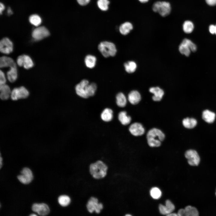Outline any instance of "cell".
<instances>
[{
	"label": "cell",
	"mask_w": 216,
	"mask_h": 216,
	"mask_svg": "<svg viewBox=\"0 0 216 216\" xmlns=\"http://www.w3.org/2000/svg\"><path fill=\"white\" fill-rule=\"evenodd\" d=\"M116 103L118 106L121 107H124L127 104L126 98L124 94L122 92L117 94L116 96Z\"/></svg>",
	"instance_id": "obj_26"
},
{
	"label": "cell",
	"mask_w": 216,
	"mask_h": 216,
	"mask_svg": "<svg viewBox=\"0 0 216 216\" xmlns=\"http://www.w3.org/2000/svg\"><path fill=\"white\" fill-rule=\"evenodd\" d=\"M130 133L135 136L142 135L145 133V129L140 123L135 122L131 124L129 128Z\"/></svg>",
	"instance_id": "obj_14"
},
{
	"label": "cell",
	"mask_w": 216,
	"mask_h": 216,
	"mask_svg": "<svg viewBox=\"0 0 216 216\" xmlns=\"http://www.w3.org/2000/svg\"><path fill=\"white\" fill-rule=\"evenodd\" d=\"M59 203L62 206L65 207L68 205L70 202V199L68 196L62 195L59 197L58 199Z\"/></svg>",
	"instance_id": "obj_30"
},
{
	"label": "cell",
	"mask_w": 216,
	"mask_h": 216,
	"mask_svg": "<svg viewBox=\"0 0 216 216\" xmlns=\"http://www.w3.org/2000/svg\"><path fill=\"white\" fill-rule=\"evenodd\" d=\"M149 0H138L141 3H145L147 2Z\"/></svg>",
	"instance_id": "obj_47"
},
{
	"label": "cell",
	"mask_w": 216,
	"mask_h": 216,
	"mask_svg": "<svg viewBox=\"0 0 216 216\" xmlns=\"http://www.w3.org/2000/svg\"><path fill=\"white\" fill-rule=\"evenodd\" d=\"M150 194L153 199H158L161 197L162 193L160 189L157 187H154L151 189Z\"/></svg>",
	"instance_id": "obj_32"
},
{
	"label": "cell",
	"mask_w": 216,
	"mask_h": 216,
	"mask_svg": "<svg viewBox=\"0 0 216 216\" xmlns=\"http://www.w3.org/2000/svg\"><path fill=\"white\" fill-rule=\"evenodd\" d=\"M209 29L211 33L212 34H215V25H211L209 27Z\"/></svg>",
	"instance_id": "obj_41"
},
{
	"label": "cell",
	"mask_w": 216,
	"mask_h": 216,
	"mask_svg": "<svg viewBox=\"0 0 216 216\" xmlns=\"http://www.w3.org/2000/svg\"><path fill=\"white\" fill-rule=\"evenodd\" d=\"M215 34H216V25H215Z\"/></svg>",
	"instance_id": "obj_50"
},
{
	"label": "cell",
	"mask_w": 216,
	"mask_h": 216,
	"mask_svg": "<svg viewBox=\"0 0 216 216\" xmlns=\"http://www.w3.org/2000/svg\"><path fill=\"white\" fill-rule=\"evenodd\" d=\"M179 50L181 54L187 56L190 55L191 51L188 46L182 41L179 46Z\"/></svg>",
	"instance_id": "obj_31"
},
{
	"label": "cell",
	"mask_w": 216,
	"mask_h": 216,
	"mask_svg": "<svg viewBox=\"0 0 216 216\" xmlns=\"http://www.w3.org/2000/svg\"><path fill=\"white\" fill-rule=\"evenodd\" d=\"M8 15H10L12 14V11L10 8H9L8 9Z\"/></svg>",
	"instance_id": "obj_44"
},
{
	"label": "cell",
	"mask_w": 216,
	"mask_h": 216,
	"mask_svg": "<svg viewBox=\"0 0 216 216\" xmlns=\"http://www.w3.org/2000/svg\"><path fill=\"white\" fill-rule=\"evenodd\" d=\"M50 33L45 27L42 26L34 29L32 33L33 38L36 41H39L49 36Z\"/></svg>",
	"instance_id": "obj_7"
},
{
	"label": "cell",
	"mask_w": 216,
	"mask_h": 216,
	"mask_svg": "<svg viewBox=\"0 0 216 216\" xmlns=\"http://www.w3.org/2000/svg\"><path fill=\"white\" fill-rule=\"evenodd\" d=\"M215 113L209 110H204L202 114V118L206 122L211 123L214 122L215 118Z\"/></svg>",
	"instance_id": "obj_18"
},
{
	"label": "cell",
	"mask_w": 216,
	"mask_h": 216,
	"mask_svg": "<svg viewBox=\"0 0 216 216\" xmlns=\"http://www.w3.org/2000/svg\"><path fill=\"white\" fill-rule=\"evenodd\" d=\"M165 206L169 211L170 213L172 212L175 208L174 204L169 200H167L165 202Z\"/></svg>",
	"instance_id": "obj_36"
},
{
	"label": "cell",
	"mask_w": 216,
	"mask_h": 216,
	"mask_svg": "<svg viewBox=\"0 0 216 216\" xmlns=\"http://www.w3.org/2000/svg\"><path fill=\"white\" fill-rule=\"evenodd\" d=\"M118 118L121 124L123 125L129 124L131 121V117L127 115L125 111L120 112L118 114Z\"/></svg>",
	"instance_id": "obj_23"
},
{
	"label": "cell",
	"mask_w": 216,
	"mask_h": 216,
	"mask_svg": "<svg viewBox=\"0 0 216 216\" xmlns=\"http://www.w3.org/2000/svg\"><path fill=\"white\" fill-rule=\"evenodd\" d=\"M146 136L148 143L151 147L160 146L161 142L165 137L164 133L161 130L156 128H153L149 130Z\"/></svg>",
	"instance_id": "obj_2"
},
{
	"label": "cell",
	"mask_w": 216,
	"mask_h": 216,
	"mask_svg": "<svg viewBox=\"0 0 216 216\" xmlns=\"http://www.w3.org/2000/svg\"><path fill=\"white\" fill-rule=\"evenodd\" d=\"M133 28V26L130 22H126L122 24L119 26V31L122 34H128Z\"/></svg>",
	"instance_id": "obj_21"
},
{
	"label": "cell",
	"mask_w": 216,
	"mask_h": 216,
	"mask_svg": "<svg viewBox=\"0 0 216 216\" xmlns=\"http://www.w3.org/2000/svg\"><path fill=\"white\" fill-rule=\"evenodd\" d=\"M8 80L11 82H15L17 77L16 66L10 68V70L7 72Z\"/></svg>",
	"instance_id": "obj_25"
},
{
	"label": "cell",
	"mask_w": 216,
	"mask_h": 216,
	"mask_svg": "<svg viewBox=\"0 0 216 216\" xmlns=\"http://www.w3.org/2000/svg\"><path fill=\"white\" fill-rule=\"evenodd\" d=\"M98 49L103 56L105 58L114 56L117 52L115 44L107 41L100 42L98 46Z\"/></svg>",
	"instance_id": "obj_4"
},
{
	"label": "cell",
	"mask_w": 216,
	"mask_h": 216,
	"mask_svg": "<svg viewBox=\"0 0 216 216\" xmlns=\"http://www.w3.org/2000/svg\"><path fill=\"white\" fill-rule=\"evenodd\" d=\"M108 167L103 162L98 160L90 166V172L95 178L100 179L104 177L106 175Z\"/></svg>",
	"instance_id": "obj_3"
},
{
	"label": "cell",
	"mask_w": 216,
	"mask_h": 216,
	"mask_svg": "<svg viewBox=\"0 0 216 216\" xmlns=\"http://www.w3.org/2000/svg\"><path fill=\"white\" fill-rule=\"evenodd\" d=\"M32 209L33 211L41 216L47 215L50 212L49 206L44 203L34 204L32 207Z\"/></svg>",
	"instance_id": "obj_12"
},
{
	"label": "cell",
	"mask_w": 216,
	"mask_h": 216,
	"mask_svg": "<svg viewBox=\"0 0 216 216\" xmlns=\"http://www.w3.org/2000/svg\"><path fill=\"white\" fill-rule=\"evenodd\" d=\"M179 216H198L199 212L197 209L194 207L188 206L184 209H180L177 213Z\"/></svg>",
	"instance_id": "obj_13"
},
{
	"label": "cell",
	"mask_w": 216,
	"mask_h": 216,
	"mask_svg": "<svg viewBox=\"0 0 216 216\" xmlns=\"http://www.w3.org/2000/svg\"><path fill=\"white\" fill-rule=\"evenodd\" d=\"M197 121L194 118H186L182 120V124L184 126L188 129L194 128L197 125Z\"/></svg>",
	"instance_id": "obj_24"
},
{
	"label": "cell",
	"mask_w": 216,
	"mask_h": 216,
	"mask_svg": "<svg viewBox=\"0 0 216 216\" xmlns=\"http://www.w3.org/2000/svg\"><path fill=\"white\" fill-rule=\"evenodd\" d=\"M207 3L211 6L216 5V0H206Z\"/></svg>",
	"instance_id": "obj_42"
},
{
	"label": "cell",
	"mask_w": 216,
	"mask_h": 216,
	"mask_svg": "<svg viewBox=\"0 0 216 216\" xmlns=\"http://www.w3.org/2000/svg\"><path fill=\"white\" fill-rule=\"evenodd\" d=\"M149 91L154 94L152 99L154 101H160L164 94V91L158 87H151L149 88Z\"/></svg>",
	"instance_id": "obj_15"
},
{
	"label": "cell",
	"mask_w": 216,
	"mask_h": 216,
	"mask_svg": "<svg viewBox=\"0 0 216 216\" xmlns=\"http://www.w3.org/2000/svg\"><path fill=\"white\" fill-rule=\"evenodd\" d=\"M0 98L2 100L8 99L11 93L9 87L5 84L0 85Z\"/></svg>",
	"instance_id": "obj_19"
},
{
	"label": "cell",
	"mask_w": 216,
	"mask_h": 216,
	"mask_svg": "<svg viewBox=\"0 0 216 216\" xmlns=\"http://www.w3.org/2000/svg\"><path fill=\"white\" fill-rule=\"evenodd\" d=\"M152 8L154 11L159 13L163 17L168 15L171 10L170 4L166 1H158L155 2Z\"/></svg>",
	"instance_id": "obj_5"
},
{
	"label": "cell",
	"mask_w": 216,
	"mask_h": 216,
	"mask_svg": "<svg viewBox=\"0 0 216 216\" xmlns=\"http://www.w3.org/2000/svg\"><path fill=\"white\" fill-rule=\"evenodd\" d=\"M167 216H178L177 214L176 213H172V212L171 213H170L167 215Z\"/></svg>",
	"instance_id": "obj_45"
},
{
	"label": "cell",
	"mask_w": 216,
	"mask_h": 216,
	"mask_svg": "<svg viewBox=\"0 0 216 216\" xmlns=\"http://www.w3.org/2000/svg\"><path fill=\"white\" fill-rule=\"evenodd\" d=\"M2 158L1 155L0 156V169H1L2 165Z\"/></svg>",
	"instance_id": "obj_46"
},
{
	"label": "cell",
	"mask_w": 216,
	"mask_h": 216,
	"mask_svg": "<svg viewBox=\"0 0 216 216\" xmlns=\"http://www.w3.org/2000/svg\"><path fill=\"white\" fill-rule=\"evenodd\" d=\"M13 45L12 42L8 38H4L0 42V51L2 53L8 54L13 51Z\"/></svg>",
	"instance_id": "obj_11"
},
{
	"label": "cell",
	"mask_w": 216,
	"mask_h": 216,
	"mask_svg": "<svg viewBox=\"0 0 216 216\" xmlns=\"http://www.w3.org/2000/svg\"></svg>",
	"instance_id": "obj_51"
},
{
	"label": "cell",
	"mask_w": 216,
	"mask_h": 216,
	"mask_svg": "<svg viewBox=\"0 0 216 216\" xmlns=\"http://www.w3.org/2000/svg\"><path fill=\"white\" fill-rule=\"evenodd\" d=\"M194 26L192 22L190 21H186L183 25L184 31L186 33H191L193 31Z\"/></svg>",
	"instance_id": "obj_33"
},
{
	"label": "cell",
	"mask_w": 216,
	"mask_h": 216,
	"mask_svg": "<svg viewBox=\"0 0 216 216\" xmlns=\"http://www.w3.org/2000/svg\"><path fill=\"white\" fill-rule=\"evenodd\" d=\"M97 59L94 56L88 55L85 57L84 62L86 66L89 68H94L96 64Z\"/></svg>",
	"instance_id": "obj_22"
},
{
	"label": "cell",
	"mask_w": 216,
	"mask_h": 216,
	"mask_svg": "<svg viewBox=\"0 0 216 216\" xmlns=\"http://www.w3.org/2000/svg\"><path fill=\"white\" fill-rule=\"evenodd\" d=\"M34 63L31 58L28 56L23 55V66L26 69H29L32 67Z\"/></svg>",
	"instance_id": "obj_28"
},
{
	"label": "cell",
	"mask_w": 216,
	"mask_h": 216,
	"mask_svg": "<svg viewBox=\"0 0 216 216\" xmlns=\"http://www.w3.org/2000/svg\"><path fill=\"white\" fill-rule=\"evenodd\" d=\"M30 216H37V215L36 214H30Z\"/></svg>",
	"instance_id": "obj_48"
},
{
	"label": "cell",
	"mask_w": 216,
	"mask_h": 216,
	"mask_svg": "<svg viewBox=\"0 0 216 216\" xmlns=\"http://www.w3.org/2000/svg\"><path fill=\"white\" fill-rule=\"evenodd\" d=\"M182 41L188 46L191 51L194 52L196 50V45L190 40L184 39Z\"/></svg>",
	"instance_id": "obj_35"
},
{
	"label": "cell",
	"mask_w": 216,
	"mask_h": 216,
	"mask_svg": "<svg viewBox=\"0 0 216 216\" xmlns=\"http://www.w3.org/2000/svg\"><path fill=\"white\" fill-rule=\"evenodd\" d=\"M97 86L94 82L89 83L87 80L84 79L77 84L75 87L76 94L80 97L87 98L93 96L96 91Z\"/></svg>",
	"instance_id": "obj_1"
},
{
	"label": "cell",
	"mask_w": 216,
	"mask_h": 216,
	"mask_svg": "<svg viewBox=\"0 0 216 216\" xmlns=\"http://www.w3.org/2000/svg\"><path fill=\"white\" fill-rule=\"evenodd\" d=\"M16 66L14 60L11 58L6 56H3L0 58V67L3 68Z\"/></svg>",
	"instance_id": "obj_17"
},
{
	"label": "cell",
	"mask_w": 216,
	"mask_h": 216,
	"mask_svg": "<svg viewBox=\"0 0 216 216\" xmlns=\"http://www.w3.org/2000/svg\"><path fill=\"white\" fill-rule=\"evenodd\" d=\"M4 8L5 7L4 4L1 2L0 4V13L1 14H2V12L4 9Z\"/></svg>",
	"instance_id": "obj_43"
},
{
	"label": "cell",
	"mask_w": 216,
	"mask_h": 216,
	"mask_svg": "<svg viewBox=\"0 0 216 216\" xmlns=\"http://www.w3.org/2000/svg\"><path fill=\"white\" fill-rule=\"evenodd\" d=\"M185 158L188 160V164L191 166L198 165L200 162V157L196 151L194 150L189 149L185 153Z\"/></svg>",
	"instance_id": "obj_9"
},
{
	"label": "cell",
	"mask_w": 216,
	"mask_h": 216,
	"mask_svg": "<svg viewBox=\"0 0 216 216\" xmlns=\"http://www.w3.org/2000/svg\"><path fill=\"white\" fill-rule=\"evenodd\" d=\"M17 63L20 66H23V55L19 56L17 59Z\"/></svg>",
	"instance_id": "obj_39"
},
{
	"label": "cell",
	"mask_w": 216,
	"mask_h": 216,
	"mask_svg": "<svg viewBox=\"0 0 216 216\" xmlns=\"http://www.w3.org/2000/svg\"><path fill=\"white\" fill-rule=\"evenodd\" d=\"M21 174L17 176L18 180L22 183L27 184L30 183L33 178L31 170L28 168L25 167L21 171Z\"/></svg>",
	"instance_id": "obj_10"
},
{
	"label": "cell",
	"mask_w": 216,
	"mask_h": 216,
	"mask_svg": "<svg viewBox=\"0 0 216 216\" xmlns=\"http://www.w3.org/2000/svg\"><path fill=\"white\" fill-rule=\"evenodd\" d=\"M125 216H131V215L130 214H126L125 215Z\"/></svg>",
	"instance_id": "obj_49"
},
{
	"label": "cell",
	"mask_w": 216,
	"mask_h": 216,
	"mask_svg": "<svg viewBox=\"0 0 216 216\" xmlns=\"http://www.w3.org/2000/svg\"><path fill=\"white\" fill-rule=\"evenodd\" d=\"M159 209L160 213L163 215H167L170 213L165 205L160 204L159 206Z\"/></svg>",
	"instance_id": "obj_37"
},
{
	"label": "cell",
	"mask_w": 216,
	"mask_h": 216,
	"mask_svg": "<svg viewBox=\"0 0 216 216\" xmlns=\"http://www.w3.org/2000/svg\"><path fill=\"white\" fill-rule=\"evenodd\" d=\"M29 20L31 24L36 26H39L42 21L40 17L36 14L31 15L29 17Z\"/></svg>",
	"instance_id": "obj_29"
},
{
	"label": "cell",
	"mask_w": 216,
	"mask_h": 216,
	"mask_svg": "<svg viewBox=\"0 0 216 216\" xmlns=\"http://www.w3.org/2000/svg\"><path fill=\"white\" fill-rule=\"evenodd\" d=\"M100 116L103 121L105 122H110L113 118V111L110 108H105L101 112Z\"/></svg>",
	"instance_id": "obj_20"
},
{
	"label": "cell",
	"mask_w": 216,
	"mask_h": 216,
	"mask_svg": "<svg viewBox=\"0 0 216 216\" xmlns=\"http://www.w3.org/2000/svg\"><path fill=\"white\" fill-rule=\"evenodd\" d=\"M110 2L108 0H98L97 4L98 8L103 11H106L108 9Z\"/></svg>",
	"instance_id": "obj_34"
},
{
	"label": "cell",
	"mask_w": 216,
	"mask_h": 216,
	"mask_svg": "<svg viewBox=\"0 0 216 216\" xmlns=\"http://www.w3.org/2000/svg\"><path fill=\"white\" fill-rule=\"evenodd\" d=\"M128 99L131 104L136 105L138 104L141 100V95L137 91L133 90L129 93Z\"/></svg>",
	"instance_id": "obj_16"
},
{
	"label": "cell",
	"mask_w": 216,
	"mask_h": 216,
	"mask_svg": "<svg viewBox=\"0 0 216 216\" xmlns=\"http://www.w3.org/2000/svg\"><path fill=\"white\" fill-rule=\"evenodd\" d=\"M86 207L90 213H92L95 212L97 213H99L103 209V206L102 203L98 202L97 198L92 197L88 201Z\"/></svg>",
	"instance_id": "obj_6"
},
{
	"label": "cell",
	"mask_w": 216,
	"mask_h": 216,
	"mask_svg": "<svg viewBox=\"0 0 216 216\" xmlns=\"http://www.w3.org/2000/svg\"><path fill=\"white\" fill-rule=\"evenodd\" d=\"M124 66L126 71L129 73L134 72L137 68L136 63L132 61H128L125 63Z\"/></svg>",
	"instance_id": "obj_27"
},
{
	"label": "cell",
	"mask_w": 216,
	"mask_h": 216,
	"mask_svg": "<svg viewBox=\"0 0 216 216\" xmlns=\"http://www.w3.org/2000/svg\"><path fill=\"white\" fill-rule=\"evenodd\" d=\"M90 0H77L78 3L80 5L84 6L88 4Z\"/></svg>",
	"instance_id": "obj_40"
},
{
	"label": "cell",
	"mask_w": 216,
	"mask_h": 216,
	"mask_svg": "<svg viewBox=\"0 0 216 216\" xmlns=\"http://www.w3.org/2000/svg\"><path fill=\"white\" fill-rule=\"evenodd\" d=\"M29 92L24 86L14 88L11 92L10 97L13 100L25 98L28 96Z\"/></svg>",
	"instance_id": "obj_8"
},
{
	"label": "cell",
	"mask_w": 216,
	"mask_h": 216,
	"mask_svg": "<svg viewBox=\"0 0 216 216\" xmlns=\"http://www.w3.org/2000/svg\"><path fill=\"white\" fill-rule=\"evenodd\" d=\"M6 82V79L4 74L1 70L0 71V85L5 84Z\"/></svg>",
	"instance_id": "obj_38"
}]
</instances>
